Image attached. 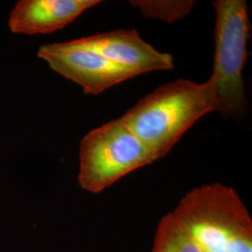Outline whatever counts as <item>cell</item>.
<instances>
[{
	"instance_id": "cell-2",
	"label": "cell",
	"mask_w": 252,
	"mask_h": 252,
	"mask_svg": "<svg viewBox=\"0 0 252 252\" xmlns=\"http://www.w3.org/2000/svg\"><path fill=\"white\" fill-rule=\"evenodd\" d=\"M172 215L203 252H252V220L237 191L204 184L180 199Z\"/></svg>"
},
{
	"instance_id": "cell-8",
	"label": "cell",
	"mask_w": 252,
	"mask_h": 252,
	"mask_svg": "<svg viewBox=\"0 0 252 252\" xmlns=\"http://www.w3.org/2000/svg\"><path fill=\"white\" fill-rule=\"evenodd\" d=\"M152 252H203L170 212L159 221Z\"/></svg>"
},
{
	"instance_id": "cell-3",
	"label": "cell",
	"mask_w": 252,
	"mask_h": 252,
	"mask_svg": "<svg viewBox=\"0 0 252 252\" xmlns=\"http://www.w3.org/2000/svg\"><path fill=\"white\" fill-rule=\"evenodd\" d=\"M157 159L122 117L90 131L81 142L78 180L98 193L127 174Z\"/></svg>"
},
{
	"instance_id": "cell-7",
	"label": "cell",
	"mask_w": 252,
	"mask_h": 252,
	"mask_svg": "<svg viewBox=\"0 0 252 252\" xmlns=\"http://www.w3.org/2000/svg\"><path fill=\"white\" fill-rule=\"evenodd\" d=\"M98 0H21L10 11L9 27L14 34H50L71 24Z\"/></svg>"
},
{
	"instance_id": "cell-5",
	"label": "cell",
	"mask_w": 252,
	"mask_h": 252,
	"mask_svg": "<svg viewBox=\"0 0 252 252\" xmlns=\"http://www.w3.org/2000/svg\"><path fill=\"white\" fill-rule=\"evenodd\" d=\"M37 56L55 72L79 84L86 94H99L136 76L133 71L83 45L78 38L44 44L39 47Z\"/></svg>"
},
{
	"instance_id": "cell-6",
	"label": "cell",
	"mask_w": 252,
	"mask_h": 252,
	"mask_svg": "<svg viewBox=\"0 0 252 252\" xmlns=\"http://www.w3.org/2000/svg\"><path fill=\"white\" fill-rule=\"evenodd\" d=\"M78 39L83 45L133 71L136 76L174 67L171 54L157 51L142 39L135 29H119Z\"/></svg>"
},
{
	"instance_id": "cell-1",
	"label": "cell",
	"mask_w": 252,
	"mask_h": 252,
	"mask_svg": "<svg viewBox=\"0 0 252 252\" xmlns=\"http://www.w3.org/2000/svg\"><path fill=\"white\" fill-rule=\"evenodd\" d=\"M215 110V89L210 79L205 83L180 79L147 94L122 119L160 159L200 118Z\"/></svg>"
},
{
	"instance_id": "cell-4",
	"label": "cell",
	"mask_w": 252,
	"mask_h": 252,
	"mask_svg": "<svg viewBox=\"0 0 252 252\" xmlns=\"http://www.w3.org/2000/svg\"><path fill=\"white\" fill-rule=\"evenodd\" d=\"M216 10L215 55L209 78L215 89L217 111L225 118L243 113L246 96L242 73L250 36L248 4L245 0L213 1Z\"/></svg>"
},
{
	"instance_id": "cell-9",
	"label": "cell",
	"mask_w": 252,
	"mask_h": 252,
	"mask_svg": "<svg viewBox=\"0 0 252 252\" xmlns=\"http://www.w3.org/2000/svg\"><path fill=\"white\" fill-rule=\"evenodd\" d=\"M135 8L140 9L142 15L148 18L157 19L167 23L187 16L194 5V1H130Z\"/></svg>"
}]
</instances>
